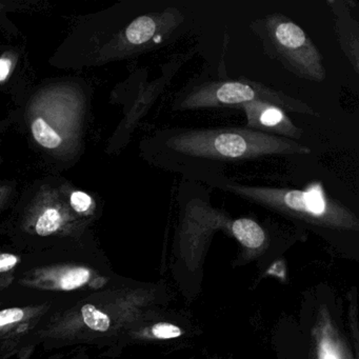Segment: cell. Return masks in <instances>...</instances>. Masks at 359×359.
Masks as SVG:
<instances>
[{
  "instance_id": "d6986e66",
  "label": "cell",
  "mask_w": 359,
  "mask_h": 359,
  "mask_svg": "<svg viewBox=\"0 0 359 359\" xmlns=\"http://www.w3.org/2000/svg\"><path fill=\"white\" fill-rule=\"evenodd\" d=\"M73 359H88V357L83 353H81V354L76 355Z\"/></svg>"
},
{
  "instance_id": "7a4b0ae2",
  "label": "cell",
  "mask_w": 359,
  "mask_h": 359,
  "mask_svg": "<svg viewBox=\"0 0 359 359\" xmlns=\"http://www.w3.org/2000/svg\"><path fill=\"white\" fill-rule=\"evenodd\" d=\"M144 299L138 291H94L46 317L32 341L47 348L108 344L135 325Z\"/></svg>"
},
{
  "instance_id": "e0dca14e",
  "label": "cell",
  "mask_w": 359,
  "mask_h": 359,
  "mask_svg": "<svg viewBox=\"0 0 359 359\" xmlns=\"http://www.w3.org/2000/svg\"><path fill=\"white\" fill-rule=\"evenodd\" d=\"M12 62L9 58H0V83L6 81L11 71Z\"/></svg>"
},
{
  "instance_id": "30bf717a",
  "label": "cell",
  "mask_w": 359,
  "mask_h": 359,
  "mask_svg": "<svg viewBox=\"0 0 359 359\" xmlns=\"http://www.w3.org/2000/svg\"><path fill=\"white\" fill-rule=\"evenodd\" d=\"M313 335L316 344V359H344L346 348L327 309H321Z\"/></svg>"
},
{
  "instance_id": "52a82bcc",
  "label": "cell",
  "mask_w": 359,
  "mask_h": 359,
  "mask_svg": "<svg viewBox=\"0 0 359 359\" xmlns=\"http://www.w3.org/2000/svg\"><path fill=\"white\" fill-rule=\"evenodd\" d=\"M50 310L51 304L45 302L0 311V359L11 358L32 341Z\"/></svg>"
},
{
  "instance_id": "5b68a950",
  "label": "cell",
  "mask_w": 359,
  "mask_h": 359,
  "mask_svg": "<svg viewBox=\"0 0 359 359\" xmlns=\"http://www.w3.org/2000/svg\"><path fill=\"white\" fill-rule=\"evenodd\" d=\"M250 30L259 39L264 53L299 79L320 83L327 77L323 56L312 39L287 16L269 14L253 20Z\"/></svg>"
},
{
  "instance_id": "4fadbf2b",
  "label": "cell",
  "mask_w": 359,
  "mask_h": 359,
  "mask_svg": "<svg viewBox=\"0 0 359 359\" xmlns=\"http://www.w3.org/2000/svg\"><path fill=\"white\" fill-rule=\"evenodd\" d=\"M32 134L35 140L46 149H56L62 144V138L60 134L41 117L33 121Z\"/></svg>"
},
{
  "instance_id": "ffe728a7",
  "label": "cell",
  "mask_w": 359,
  "mask_h": 359,
  "mask_svg": "<svg viewBox=\"0 0 359 359\" xmlns=\"http://www.w3.org/2000/svg\"><path fill=\"white\" fill-rule=\"evenodd\" d=\"M344 359H353L352 355L350 354L348 351H346V354H344Z\"/></svg>"
},
{
  "instance_id": "6da1fadb",
  "label": "cell",
  "mask_w": 359,
  "mask_h": 359,
  "mask_svg": "<svg viewBox=\"0 0 359 359\" xmlns=\"http://www.w3.org/2000/svg\"><path fill=\"white\" fill-rule=\"evenodd\" d=\"M146 146L147 157L152 165L194 182L224 174L229 165L311 153L310 148L296 140L245 127L163 129L152 136Z\"/></svg>"
},
{
  "instance_id": "ba28073f",
  "label": "cell",
  "mask_w": 359,
  "mask_h": 359,
  "mask_svg": "<svg viewBox=\"0 0 359 359\" xmlns=\"http://www.w3.org/2000/svg\"><path fill=\"white\" fill-rule=\"evenodd\" d=\"M238 109L243 111L247 117L248 129L262 132L272 136L300 140L304 131L298 128L279 107L266 102H252L243 104Z\"/></svg>"
},
{
  "instance_id": "8fae6325",
  "label": "cell",
  "mask_w": 359,
  "mask_h": 359,
  "mask_svg": "<svg viewBox=\"0 0 359 359\" xmlns=\"http://www.w3.org/2000/svg\"><path fill=\"white\" fill-rule=\"evenodd\" d=\"M224 228L238 241L243 248L257 251L264 247L268 241L266 231L251 218L226 219Z\"/></svg>"
},
{
  "instance_id": "3957f363",
  "label": "cell",
  "mask_w": 359,
  "mask_h": 359,
  "mask_svg": "<svg viewBox=\"0 0 359 359\" xmlns=\"http://www.w3.org/2000/svg\"><path fill=\"white\" fill-rule=\"evenodd\" d=\"M201 184L241 197L285 217L317 228L337 231L359 230V220L350 209L331 199L319 189L271 188L238 184L224 174L210 176Z\"/></svg>"
},
{
  "instance_id": "9a60e30c",
  "label": "cell",
  "mask_w": 359,
  "mask_h": 359,
  "mask_svg": "<svg viewBox=\"0 0 359 359\" xmlns=\"http://www.w3.org/2000/svg\"><path fill=\"white\" fill-rule=\"evenodd\" d=\"M20 264V256L11 253H0V290L13 283L16 269Z\"/></svg>"
},
{
  "instance_id": "2e32d148",
  "label": "cell",
  "mask_w": 359,
  "mask_h": 359,
  "mask_svg": "<svg viewBox=\"0 0 359 359\" xmlns=\"http://www.w3.org/2000/svg\"><path fill=\"white\" fill-rule=\"evenodd\" d=\"M71 205L79 213H86L91 208L92 198L87 193L77 191V192L73 193L72 196H71Z\"/></svg>"
},
{
  "instance_id": "9c48e42d",
  "label": "cell",
  "mask_w": 359,
  "mask_h": 359,
  "mask_svg": "<svg viewBox=\"0 0 359 359\" xmlns=\"http://www.w3.org/2000/svg\"><path fill=\"white\" fill-rule=\"evenodd\" d=\"M336 16V33L344 55L358 73V24L341 1H327Z\"/></svg>"
},
{
  "instance_id": "8992f818",
  "label": "cell",
  "mask_w": 359,
  "mask_h": 359,
  "mask_svg": "<svg viewBox=\"0 0 359 359\" xmlns=\"http://www.w3.org/2000/svg\"><path fill=\"white\" fill-rule=\"evenodd\" d=\"M108 278L91 266L79 264H58L41 266L27 272L20 285L52 292L98 291Z\"/></svg>"
},
{
  "instance_id": "7c38bea8",
  "label": "cell",
  "mask_w": 359,
  "mask_h": 359,
  "mask_svg": "<svg viewBox=\"0 0 359 359\" xmlns=\"http://www.w3.org/2000/svg\"><path fill=\"white\" fill-rule=\"evenodd\" d=\"M66 218L56 208H47L36 217L34 231L39 236H50L56 234L64 228Z\"/></svg>"
},
{
  "instance_id": "ac0fdd59",
  "label": "cell",
  "mask_w": 359,
  "mask_h": 359,
  "mask_svg": "<svg viewBox=\"0 0 359 359\" xmlns=\"http://www.w3.org/2000/svg\"><path fill=\"white\" fill-rule=\"evenodd\" d=\"M35 348H36V344L32 342V344H27L26 346L20 350L18 353V359H31L32 358L33 354L35 352Z\"/></svg>"
},
{
  "instance_id": "5bb4252c",
  "label": "cell",
  "mask_w": 359,
  "mask_h": 359,
  "mask_svg": "<svg viewBox=\"0 0 359 359\" xmlns=\"http://www.w3.org/2000/svg\"><path fill=\"white\" fill-rule=\"evenodd\" d=\"M132 333L137 337H151L154 339L165 340L180 337L184 335V330L173 323H155L149 329L132 332Z\"/></svg>"
},
{
  "instance_id": "277c9868",
  "label": "cell",
  "mask_w": 359,
  "mask_h": 359,
  "mask_svg": "<svg viewBox=\"0 0 359 359\" xmlns=\"http://www.w3.org/2000/svg\"><path fill=\"white\" fill-rule=\"evenodd\" d=\"M266 102L285 112L319 116L318 113L302 100L287 95L268 86L247 79L208 81L189 86L177 94L173 110L195 111L205 109L233 108L238 110L243 104Z\"/></svg>"
}]
</instances>
